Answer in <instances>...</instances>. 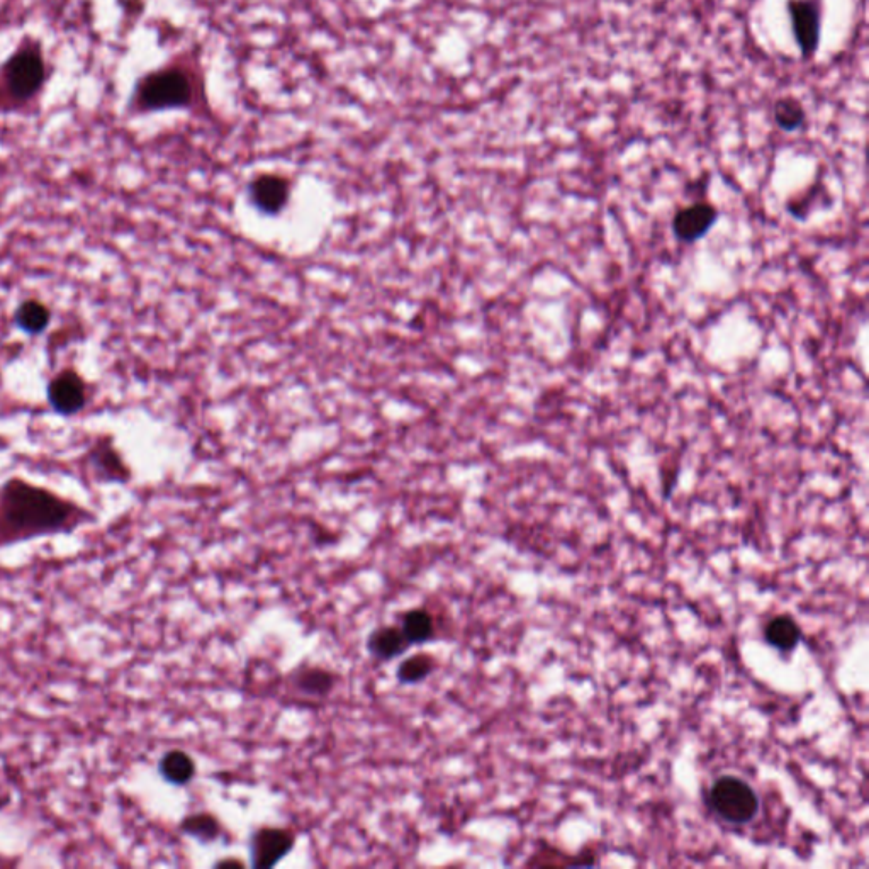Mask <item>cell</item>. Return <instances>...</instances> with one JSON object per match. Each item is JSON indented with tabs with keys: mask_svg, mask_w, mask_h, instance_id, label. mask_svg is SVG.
Returning <instances> with one entry per match:
<instances>
[{
	"mask_svg": "<svg viewBox=\"0 0 869 869\" xmlns=\"http://www.w3.org/2000/svg\"><path fill=\"white\" fill-rule=\"evenodd\" d=\"M708 805L725 822L744 825L756 819L759 797L747 781L737 776H720L708 791Z\"/></svg>",
	"mask_w": 869,
	"mask_h": 869,
	"instance_id": "obj_2",
	"label": "cell"
},
{
	"mask_svg": "<svg viewBox=\"0 0 869 869\" xmlns=\"http://www.w3.org/2000/svg\"><path fill=\"white\" fill-rule=\"evenodd\" d=\"M337 678L328 669L320 666H301L292 674V684L301 695L311 698H325L335 688Z\"/></svg>",
	"mask_w": 869,
	"mask_h": 869,
	"instance_id": "obj_14",
	"label": "cell"
},
{
	"mask_svg": "<svg viewBox=\"0 0 869 869\" xmlns=\"http://www.w3.org/2000/svg\"><path fill=\"white\" fill-rule=\"evenodd\" d=\"M437 669V661L430 654H415L404 659L396 671L398 681L401 684H418L430 676Z\"/></svg>",
	"mask_w": 869,
	"mask_h": 869,
	"instance_id": "obj_19",
	"label": "cell"
},
{
	"mask_svg": "<svg viewBox=\"0 0 869 869\" xmlns=\"http://www.w3.org/2000/svg\"><path fill=\"white\" fill-rule=\"evenodd\" d=\"M85 466L89 467L94 481L99 484H128L133 477L111 437L97 438L90 445L85 454Z\"/></svg>",
	"mask_w": 869,
	"mask_h": 869,
	"instance_id": "obj_6",
	"label": "cell"
},
{
	"mask_svg": "<svg viewBox=\"0 0 869 869\" xmlns=\"http://www.w3.org/2000/svg\"><path fill=\"white\" fill-rule=\"evenodd\" d=\"M180 832L196 839L201 844H213L223 834V825L213 813H189L179 825Z\"/></svg>",
	"mask_w": 869,
	"mask_h": 869,
	"instance_id": "obj_17",
	"label": "cell"
},
{
	"mask_svg": "<svg viewBox=\"0 0 869 869\" xmlns=\"http://www.w3.org/2000/svg\"><path fill=\"white\" fill-rule=\"evenodd\" d=\"M791 33L805 60L817 53L822 33V2L820 0H788Z\"/></svg>",
	"mask_w": 869,
	"mask_h": 869,
	"instance_id": "obj_5",
	"label": "cell"
},
{
	"mask_svg": "<svg viewBox=\"0 0 869 869\" xmlns=\"http://www.w3.org/2000/svg\"><path fill=\"white\" fill-rule=\"evenodd\" d=\"M43 73H45L43 60L36 51L24 50L17 53L6 68L7 85L11 89L12 96L21 99L33 96L34 92L40 89Z\"/></svg>",
	"mask_w": 869,
	"mask_h": 869,
	"instance_id": "obj_9",
	"label": "cell"
},
{
	"mask_svg": "<svg viewBox=\"0 0 869 869\" xmlns=\"http://www.w3.org/2000/svg\"><path fill=\"white\" fill-rule=\"evenodd\" d=\"M718 219V209L712 202L698 201L690 206L678 209L673 218L674 236L681 243L700 242L703 236H707Z\"/></svg>",
	"mask_w": 869,
	"mask_h": 869,
	"instance_id": "obj_8",
	"label": "cell"
},
{
	"mask_svg": "<svg viewBox=\"0 0 869 869\" xmlns=\"http://www.w3.org/2000/svg\"><path fill=\"white\" fill-rule=\"evenodd\" d=\"M194 757L182 749H170L158 761V774L174 786H187L196 778Z\"/></svg>",
	"mask_w": 869,
	"mask_h": 869,
	"instance_id": "obj_12",
	"label": "cell"
},
{
	"mask_svg": "<svg viewBox=\"0 0 869 869\" xmlns=\"http://www.w3.org/2000/svg\"><path fill=\"white\" fill-rule=\"evenodd\" d=\"M296 837L284 827L265 825L255 830L250 839V858L255 869H270L291 853Z\"/></svg>",
	"mask_w": 869,
	"mask_h": 869,
	"instance_id": "obj_7",
	"label": "cell"
},
{
	"mask_svg": "<svg viewBox=\"0 0 869 869\" xmlns=\"http://www.w3.org/2000/svg\"><path fill=\"white\" fill-rule=\"evenodd\" d=\"M404 637L410 645H423L437 637V622L427 608H413L401 617Z\"/></svg>",
	"mask_w": 869,
	"mask_h": 869,
	"instance_id": "obj_15",
	"label": "cell"
},
{
	"mask_svg": "<svg viewBox=\"0 0 869 869\" xmlns=\"http://www.w3.org/2000/svg\"><path fill=\"white\" fill-rule=\"evenodd\" d=\"M774 123L786 133H795L807 123V113L802 102L795 97H783L774 104Z\"/></svg>",
	"mask_w": 869,
	"mask_h": 869,
	"instance_id": "obj_18",
	"label": "cell"
},
{
	"mask_svg": "<svg viewBox=\"0 0 869 869\" xmlns=\"http://www.w3.org/2000/svg\"><path fill=\"white\" fill-rule=\"evenodd\" d=\"M764 640L778 651L790 652L800 644L802 630L790 615H780L764 628Z\"/></svg>",
	"mask_w": 869,
	"mask_h": 869,
	"instance_id": "obj_16",
	"label": "cell"
},
{
	"mask_svg": "<svg viewBox=\"0 0 869 869\" xmlns=\"http://www.w3.org/2000/svg\"><path fill=\"white\" fill-rule=\"evenodd\" d=\"M46 399L57 415H79L89 401V386L79 372L67 367L51 377L46 387Z\"/></svg>",
	"mask_w": 869,
	"mask_h": 869,
	"instance_id": "obj_4",
	"label": "cell"
},
{
	"mask_svg": "<svg viewBox=\"0 0 869 869\" xmlns=\"http://www.w3.org/2000/svg\"><path fill=\"white\" fill-rule=\"evenodd\" d=\"M191 84L179 70L153 73L143 82L140 90L141 104L150 109L186 106L191 101Z\"/></svg>",
	"mask_w": 869,
	"mask_h": 869,
	"instance_id": "obj_3",
	"label": "cell"
},
{
	"mask_svg": "<svg viewBox=\"0 0 869 869\" xmlns=\"http://www.w3.org/2000/svg\"><path fill=\"white\" fill-rule=\"evenodd\" d=\"M14 325L29 337L43 335L51 323V309L36 298L24 299L14 311Z\"/></svg>",
	"mask_w": 869,
	"mask_h": 869,
	"instance_id": "obj_13",
	"label": "cell"
},
{
	"mask_svg": "<svg viewBox=\"0 0 869 869\" xmlns=\"http://www.w3.org/2000/svg\"><path fill=\"white\" fill-rule=\"evenodd\" d=\"M250 191L253 204L267 214L279 213L289 201V182L279 175H260Z\"/></svg>",
	"mask_w": 869,
	"mask_h": 869,
	"instance_id": "obj_10",
	"label": "cell"
},
{
	"mask_svg": "<svg viewBox=\"0 0 869 869\" xmlns=\"http://www.w3.org/2000/svg\"><path fill=\"white\" fill-rule=\"evenodd\" d=\"M96 520L89 508L23 477H9L0 484V549L72 535Z\"/></svg>",
	"mask_w": 869,
	"mask_h": 869,
	"instance_id": "obj_1",
	"label": "cell"
},
{
	"mask_svg": "<svg viewBox=\"0 0 869 869\" xmlns=\"http://www.w3.org/2000/svg\"><path fill=\"white\" fill-rule=\"evenodd\" d=\"M411 645L399 627H379L367 639V651L376 661H393Z\"/></svg>",
	"mask_w": 869,
	"mask_h": 869,
	"instance_id": "obj_11",
	"label": "cell"
}]
</instances>
